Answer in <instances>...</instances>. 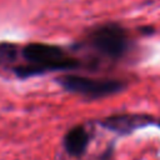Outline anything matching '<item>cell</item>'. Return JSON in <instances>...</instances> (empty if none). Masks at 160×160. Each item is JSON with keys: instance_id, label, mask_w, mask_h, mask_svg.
<instances>
[{"instance_id": "1", "label": "cell", "mask_w": 160, "mask_h": 160, "mask_svg": "<svg viewBox=\"0 0 160 160\" xmlns=\"http://www.w3.org/2000/svg\"><path fill=\"white\" fill-rule=\"evenodd\" d=\"M22 56L29 64L15 69L20 78H29L48 71L71 70L80 65L79 60L70 56L62 48L46 42L28 44L22 49Z\"/></svg>"}, {"instance_id": "2", "label": "cell", "mask_w": 160, "mask_h": 160, "mask_svg": "<svg viewBox=\"0 0 160 160\" xmlns=\"http://www.w3.org/2000/svg\"><path fill=\"white\" fill-rule=\"evenodd\" d=\"M86 42L99 55L110 60L121 59L130 48L129 34L118 22H105L91 29Z\"/></svg>"}, {"instance_id": "3", "label": "cell", "mask_w": 160, "mask_h": 160, "mask_svg": "<svg viewBox=\"0 0 160 160\" xmlns=\"http://www.w3.org/2000/svg\"><path fill=\"white\" fill-rule=\"evenodd\" d=\"M56 81L64 90L91 100L115 95L126 88V82L119 79L91 78L78 74L61 75L56 78Z\"/></svg>"}, {"instance_id": "4", "label": "cell", "mask_w": 160, "mask_h": 160, "mask_svg": "<svg viewBox=\"0 0 160 160\" xmlns=\"http://www.w3.org/2000/svg\"><path fill=\"white\" fill-rule=\"evenodd\" d=\"M152 121V118L146 114H118L105 118L101 125L118 134H129L139 128L146 126Z\"/></svg>"}, {"instance_id": "5", "label": "cell", "mask_w": 160, "mask_h": 160, "mask_svg": "<svg viewBox=\"0 0 160 160\" xmlns=\"http://www.w3.org/2000/svg\"><path fill=\"white\" fill-rule=\"evenodd\" d=\"M89 142V134L82 125H76L71 128L65 138H64V146L66 151L72 156H80L86 150Z\"/></svg>"}, {"instance_id": "6", "label": "cell", "mask_w": 160, "mask_h": 160, "mask_svg": "<svg viewBox=\"0 0 160 160\" xmlns=\"http://www.w3.org/2000/svg\"><path fill=\"white\" fill-rule=\"evenodd\" d=\"M0 55L5 59H14L16 56V46L11 44H1L0 45Z\"/></svg>"}]
</instances>
